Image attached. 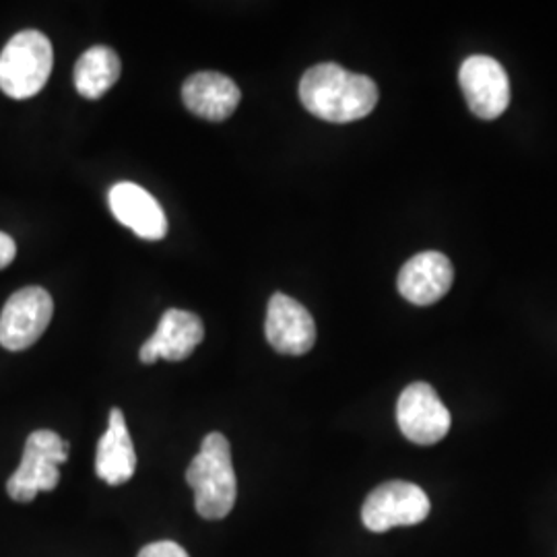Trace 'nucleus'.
I'll return each instance as SVG.
<instances>
[{"mask_svg": "<svg viewBox=\"0 0 557 557\" xmlns=\"http://www.w3.org/2000/svg\"><path fill=\"white\" fill-rule=\"evenodd\" d=\"M299 100L317 119L347 124L372 114L379 103V87L366 75L349 73L335 62H322L304 73Z\"/></svg>", "mask_w": 557, "mask_h": 557, "instance_id": "nucleus-1", "label": "nucleus"}, {"mask_svg": "<svg viewBox=\"0 0 557 557\" xmlns=\"http://www.w3.org/2000/svg\"><path fill=\"white\" fill-rule=\"evenodd\" d=\"M186 481L195 490V506L205 520H221L234 510L238 479L232 446L223 434L213 432L205 436L199 455L186 471Z\"/></svg>", "mask_w": 557, "mask_h": 557, "instance_id": "nucleus-2", "label": "nucleus"}, {"mask_svg": "<svg viewBox=\"0 0 557 557\" xmlns=\"http://www.w3.org/2000/svg\"><path fill=\"white\" fill-rule=\"evenodd\" d=\"M54 50L38 29H25L7 41L0 52V89L13 100L38 96L50 79Z\"/></svg>", "mask_w": 557, "mask_h": 557, "instance_id": "nucleus-3", "label": "nucleus"}, {"mask_svg": "<svg viewBox=\"0 0 557 557\" xmlns=\"http://www.w3.org/2000/svg\"><path fill=\"white\" fill-rule=\"evenodd\" d=\"M69 460V444L57 432L38 430L27 442L20 469L7 483V494L27 504L40 492H52L60 481L59 467Z\"/></svg>", "mask_w": 557, "mask_h": 557, "instance_id": "nucleus-4", "label": "nucleus"}, {"mask_svg": "<svg viewBox=\"0 0 557 557\" xmlns=\"http://www.w3.org/2000/svg\"><path fill=\"white\" fill-rule=\"evenodd\" d=\"M430 515L428 494L409 481H388L379 485L361 508L366 529L386 533L395 527H413Z\"/></svg>", "mask_w": 557, "mask_h": 557, "instance_id": "nucleus-5", "label": "nucleus"}, {"mask_svg": "<svg viewBox=\"0 0 557 557\" xmlns=\"http://www.w3.org/2000/svg\"><path fill=\"white\" fill-rule=\"evenodd\" d=\"M54 314L52 296L41 287H23L7 299L0 314V345L9 351L32 347Z\"/></svg>", "mask_w": 557, "mask_h": 557, "instance_id": "nucleus-6", "label": "nucleus"}, {"mask_svg": "<svg viewBox=\"0 0 557 557\" xmlns=\"http://www.w3.org/2000/svg\"><path fill=\"white\" fill-rule=\"evenodd\" d=\"M397 421L403 436L421 446L436 444L450 432V411L440 400L438 393L425 384H409L397 403Z\"/></svg>", "mask_w": 557, "mask_h": 557, "instance_id": "nucleus-7", "label": "nucleus"}, {"mask_svg": "<svg viewBox=\"0 0 557 557\" xmlns=\"http://www.w3.org/2000/svg\"><path fill=\"white\" fill-rule=\"evenodd\" d=\"M458 81L471 112L481 120H496L510 103V79L506 69L492 57H469Z\"/></svg>", "mask_w": 557, "mask_h": 557, "instance_id": "nucleus-8", "label": "nucleus"}, {"mask_svg": "<svg viewBox=\"0 0 557 557\" xmlns=\"http://www.w3.org/2000/svg\"><path fill=\"white\" fill-rule=\"evenodd\" d=\"M264 335L269 345L283 356H304L317 343V324L298 299L275 294L269 301Z\"/></svg>", "mask_w": 557, "mask_h": 557, "instance_id": "nucleus-9", "label": "nucleus"}, {"mask_svg": "<svg viewBox=\"0 0 557 557\" xmlns=\"http://www.w3.org/2000/svg\"><path fill=\"white\" fill-rule=\"evenodd\" d=\"M455 267L442 252H421L407 260L398 273L400 296L416 306H432L448 294Z\"/></svg>", "mask_w": 557, "mask_h": 557, "instance_id": "nucleus-10", "label": "nucleus"}, {"mask_svg": "<svg viewBox=\"0 0 557 557\" xmlns=\"http://www.w3.org/2000/svg\"><path fill=\"white\" fill-rule=\"evenodd\" d=\"M205 338L202 320L195 312L172 308L160 320L156 335L140 347V361L156 363L158 359L182 361L190 358L193 351Z\"/></svg>", "mask_w": 557, "mask_h": 557, "instance_id": "nucleus-11", "label": "nucleus"}, {"mask_svg": "<svg viewBox=\"0 0 557 557\" xmlns=\"http://www.w3.org/2000/svg\"><path fill=\"white\" fill-rule=\"evenodd\" d=\"M110 211L116 220L143 239H161L168 234V218L145 188L133 182H119L108 193Z\"/></svg>", "mask_w": 557, "mask_h": 557, "instance_id": "nucleus-12", "label": "nucleus"}, {"mask_svg": "<svg viewBox=\"0 0 557 557\" xmlns=\"http://www.w3.org/2000/svg\"><path fill=\"white\" fill-rule=\"evenodd\" d=\"M182 100L195 116L209 122H223L236 112L242 91L227 75L205 71L184 81Z\"/></svg>", "mask_w": 557, "mask_h": 557, "instance_id": "nucleus-13", "label": "nucleus"}, {"mask_svg": "<svg viewBox=\"0 0 557 557\" xmlns=\"http://www.w3.org/2000/svg\"><path fill=\"white\" fill-rule=\"evenodd\" d=\"M137 469V453L126 428V419L120 409H112L108 430L101 436L96 453V473L108 485H122L131 481Z\"/></svg>", "mask_w": 557, "mask_h": 557, "instance_id": "nucleus-14", "label": "nucleus"}, {"mask_svg": "<svg viewBox=\"0 0 557 557\" xmlns=\"http://www.w3.org/2000/svg\"><path fill=\"white\" fill-rule=\"evenodd\" d=\"M122 64L119 54L108 46H94L81 54L75 64V87L83 98L100 100L120 79Z\"/></svg>", "mask_w": 557, "mask_h": 557, "instance_id": "nucleus-15", "label": "nucleus"}, {"mask_svg": "<svg viewBox=\"0 0 557 557\" xmlns=\"http://www.w3.org/2000/svg\"><path fill=\"white\" fill-rule=\"evenodd\" d=\"M139 557H190L186 554V549L174 543V541H158V543H149L147 547L140 549Z\"/></svg>", "mask_w": 557, "mask_h": 557, "instance_id": "nucleus-16", "label": "nucleus"}, {"mask_svg": "<svg viewBox=\"0 0 557 557\" xmlns=\"http://www.w3.org/2000/svg\"><path fill=\"white\" fill-rule=\"evenodd\" d=\"M17 255V246H15V239L7 234L0 232V271L7 269Z\"/></svg>", "mask_w": 557, "mask_h": 557, "instance_id": "nucleus-17", "label": "nucleus"}]
</instances>
